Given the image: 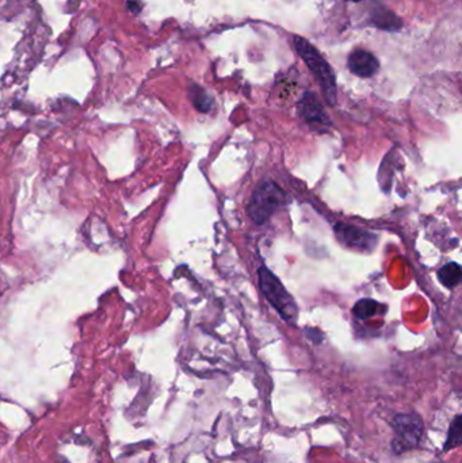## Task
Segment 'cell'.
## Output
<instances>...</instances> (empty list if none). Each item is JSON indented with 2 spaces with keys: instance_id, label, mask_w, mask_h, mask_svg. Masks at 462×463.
I'll list each match as a JSON object with an SVG mask.
<instances>
[{
  "instance_id": "6da1fadb",
  "label": "cell",
  "mask_w": 462,
  "mask_h": 463,
  "mask_svg": "<svg viewBox=\"0 0 462 463\" xmlns=\"http://www.w3.org/2000/svg\"><path fill=\"white\" fill-rule=\"evenodd\" d=\"M295 44L299 57L308 65V68L312 71L313 76L316 77L328 105H335L338 92H336V80L332 68L321 56V53L314 46L311 45V43H308L305 38L297 35L295 38Z\"/></svg>"
},
{
  "instance_id": "7a4b0ae2",
  "label": "cell",
  "mask_w": 462,
  "mask_h": 463,
  "mask_svg": "<svg viewBox=\"0 0 462 463\" xmlns=\"http://www.w3.org/2000/svg\"><path fill=\"white\" fill-rule=\"evenodd\" d=\"M390 427L393 430L390 450L395 455H402L407 451L419 447L424 433L423 418L419 413L417 412L397 413L392 418Z\"/></svg>"
},
{
  "instance_id": "3957f363",
  "label": "cell",
  "mask_w": 462,
  "mask_h": 463,
  "mask_svg": "<svg viewBox=\"0 0 462 463\" xmlns=\"http://www.w3.org/2000/svg\"><path fill=\"white\" fill-rule=\"evenodd\" d=\"M259 287L265 299L270 305L280 313L287 324H296L298 309L295 299L287 293L281 281L266 267H260L258 271Z\"/></svg>"
},
{
  "instance_id": "277c9868",
  "label": "cell",
  "mask_w": 462,
  "mask_h": 463,
  "mask_svg": "<svg viewBox=\"0 0 462 463\" xmlns=\"http://www.w3.org/2000/svg\"><path fill=\"white\" fill-rule=\"evenodd\" d=\"M285 194L281 187L273 182H265L253 191L248 203V214L256 224H265L282 206Z\"/></svg>"
},
{
  "instance_id": "5b68a950",
  "label": "cell",
  "mask_w": 462,
  "mask_h": 463,
  "mask_svg": "<svg viewBox=\"0 0 462 463\" xmlns=\"http://www.w3.org/2000/svg\"><path fill=\"white\" fill-rule=\"evenodd\" d=\"M335 235L343 245L361 252H372L377 245V236L374 233L353 225H335Z\"/></svg>"
},
{
  "instance_id": "8992f818",
  "label": "cell",
  "mask_w": 462,
  "mask_h": 463,
  "mask_svg": "<svg viewBox=\"0 0 462 463\" xmlns=\"http://www.w3.org/2000/svg\"><path fill=\"white\" fill-rule=\"evenodd\" d=\"M298 113L313 130L324 132L331 126V121L328 118L319 98L313 92H305L302 95L298 104Z\"/></svg>"
},
{
  "instance_id": "52a82bcc",
  "label": "cell",
  "mask_w": 462,
  "mask_h": 463,
  "mask_svg": "<svg viewBox=\"0 0 462 463\" xmlns=\"http://www.w3.org/2000/svg\"><path fill=\"white\" fill-rule=\"evenodd\" d=\"M348 68L359 77H372L377 74L380 64L370 52L365 49H356L348 56Z\"/></svg>"
},
{
  "instance_id": "ba28073f",
  "label": "cell",
  "mask_w": 462,
  "mask_h": 463,
  "mask_svg": "<svg viewBox=\"0 0 462 463\" xmlns=\"http://www.w3.org/2000/svg\"><path fill=\"white\" fill-rule=\"evenodd\" d=\"M370 19L377 28L384 29V30L397 31L399 29H402V21L390 10H387L383 6L373 9Z\"/></svg>"
},
{
  "instance_id": "9c48e42d",
  "label": "cell",
  "mask_w": 462,
  "mask_h": 463,
  "mask_svg": "<svg viewBox=\"0 0 462 463\" xmlns=\"http://www.w3.org/2000/svg\"><path fill=\"white\" fill-rule=\"evenodd\" d=\"M462 269L457 263H447L438 271V279L447 289H454L461 282Z\"/></svg>"
},
{
  "instance_id": "30bf717a",
  "label": "cell",
  "mask_w": 462,
  "mask_h": 463,
  "mask_svg": "<svg viewBox=\"0 0 462 463\" xmlns=\"http://www.w3.org/2000/svg\"><path fill=\"white\" fill-rule=\"evenodd\" d=\"M189 96L194 107L201 113H208L213 106V99L207 91L198 84H192L189 89Z\"/></svg>"
},
{
  "instance_id": "8fae6325",
  "label": "cell",
  "mask_w": 462,
  "mask_h": 463,
  "mask_svg": "<svg viewBox=\"0 0 462 463\" xmlns=\"http://www.w3.org/2000/svg\"><path fill=\"white\" fill-rule=\"evenodd\" d=\"M462 442V418L461 415H457L449 425L446 440L444 445V451H450L457 448Z\"/></svg>"
},
{
  "instance_id": "7c38bea8",
  "label": "cell",
  "mask_w": 462,
  "mask_h": 463,
  "mask_svg": "<svg viewBox=\"0 0 462 463\" xmlns=\"http://www.w3.org/2000/svg\"><path fill=\"white\" fill-rule=\"evenodd\" d=\"M378 306H380V303L373 299H361L354 305L353 314L357 317L358 320H366V318H370L373 316L378 313Z\"/></svg>"
},
{
  "instance_id": "4fadbf2b",
  "label": "cell",
  "mask_w": 462,
  "mask_h": 463,
  "mask_svg": "<svg viewBox=\"0 0 462 463\" xmlns=\"http://www.w3.org/2000/svg\"><path fill=\"white\" fill-rule=\"evenodd\" d=\"M350 1H362V0H350Z\"/></svg>"
}]
</instances>
